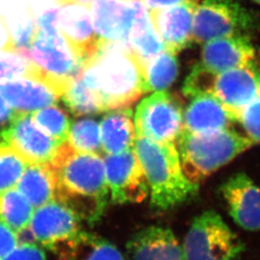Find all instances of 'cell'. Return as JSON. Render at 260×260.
Returning <instances> with one entry per match:
<instances>
[{
    "label": "cell",
    "instance_id": "6da1fadb",
    "mask_svg": "<svg viewBox=\"0 0 260 260\" xmlns=\"http://www.w3.org/2000/svg\"><path fill=\"white\" fill-rule=\"evenodd\" d=\"M50 162L57 177L56 199L69 205L82 222L99 223L110 202L102 155L75 151L65 142Z\"/></svg>",
    "mask_w": 260,
    "mask_h": 260
},
{
    "label": "cell",
    "instance_id": "7a4b0ae2",
    "mask_svg": "<svg viewBox=\"0 0 260 260\" xmlns=\"http://www.w3.org/2000/svg\"><path fill=\"white\" fill-rule=\"evenodd\" d=\"M81 77L105 111L128 108L147 93L143 64L122 42L101 40L98 53L84 64Z\"/></svg>",
    "mask_w": 260,
    "mask_h": 260
},
{
    "label": "cell",
    "instance_id": "3957f363",
    "mask_svg": "<svg viewBox=\"0 0 260 260\" xmlns=\"http://www.w3.org/2000/svg\"><path fill=\"white\" fill-rule=\"evenodd\" d=\"M134 150L149 183L153 209H173L198 194L199 185L183 174L175 143H160L136 135Z\"/></svg>",
    "mask_w": 260,
    "mask_h": 260
},
{
    "label": "cell",
    "instance_id": "277c9868",
    "mask_svg": "<svg viewBox=\"0 0 260 260\" xmlns=\"http://www.w3.org/2000/svg\"><path fill=\"white\" fill-rule=\"evenodd\" d=\"M253 145L248 137L231 128L205 134L191 133L182 128L176 146L184 176L199 185Z\"/></svg>",
    "mask_w": 260,
    "mask_h": 260
},
{
    "label": "cell",
    "instance_id": "5b68a950",
    "mask_svg": "<svg viewBox=\"0 0 260 260\" xmlns=\"http://www.w3.org/2000/svg\"><path fill=\"white\" fill-rule=\"evenodd\" d=\"M182 249L185 260H237L245 245L215 211H205L191 223Z\"/></svg>",
    "mask_w": 260,
    "mask_h": 260
},
{
    "label": "cell",
    "instance_id": "8992f818",
    "mask_svg": "<svg viewBox=\"0 0 260 260\" xmlns=\"http://www.w3.org/2000/svg\"><path fill=\"white\" fill-rule=\"evenodd\" d=\"M256 27L251 12L236 0H203L196 8L193 41L205 44L214 39L250 36Z\"/></svg>",
    "mask_w": 260,
    "mask_h": 260
},
{
    "label": "cell",
    "instance_id": "52a82bcc",
    "mask_svg": "<svg viewBox=\"0 0 260 260\" xmlns=\"http://www.w3.org/2000/svg\"><path fill=\"white\" fill-rule=\"evenodd\" d=\"M27 231L40 247L60 255L83 231L82 220L55 199L35 209Z\"/></svg>",
    "mask_w": 260,
    "mask_h": 260
},
{
    "label": "cell",
    "instance_id": "ba28073f",
    "mask_svg": "<svg viewBox=\"0 0 260 260\" xmlns=\"http://www.w3.org/2000/svg\"><path fill=\"white\" fill-rule=\"evenodd\" d=\"M183 128V111L179 99L166 91L144 99L135 114L137 136L160 143H175Z\"/></svg>",
    "mask_w": 260,
    "mask_h": 260
},
{
    "label": "cell",
    "instance_id": "9c48e42d",
    "mask_svg": "<svg viewBox=\"0 0 260 260\" xmlns=\"http://www.w3.org/2000/svg\"><path fill=\"white\" fill-rule=\"evenodd\" d=\"M103 159L111 203L140 204L147 199L149 183L134 148Z\"/></svg>",
    "mask_w": 260,
    "mask_h": 260
},
{
    "label": "cell",
    "instance_id": "30bf717a",
    "mask_svg": "<svg viewBox=\"0 0 260 260\" xmlns=\"http://www.w3.org/2000/svg\"><path fill=\"white\" fill-rule=\"evenodd\" d=\"M0 146L13 149L28 164H35L50 162L60 144L38 126L31 113L17 112L12 121L0 128Z\"/></svg>",
    "mask_w": 260,
    "mask_h": 260
},
{
    "label": "cell",
    "instance_id": "8fae6325",
    "mask_svg": "<svg viewBox=\"0 0 260 260\" xmlns=\"http://www.w3.org/2000/svg\"><path fill=\"white\" fill-rule=\"evenodd\" d=\"M22 56L32 61L65 91L75 76L81 73L84 66L61 34H39L32 47Z\"/></svg>",
    "mask_w": 260,
    "mask_h": 260
},
{
    "label": "cell",
    "instance_id": "7c38bea8",
    "mask_svg": "<svg viewBox=\"0 0 260 260\" xmlns=\"http://www.w3.org/2000/svg\"><path fill=\"white\" fill-rule=\"evenodd\" d=\"M0 93L15 111L22 113L54 105L64 94L35 64L26 76L0 83Z\"/></svg>",
    "mask_w": 260,
    "mask_h": 260
},
{
    "label": "cell",
    "instance_id": "4fadbf2b",
    "mask_svg": "<svg viewBox=\"0 0 260 260\" xmlns=\"http://www.w3.org/2000/svg\"><path fill=\"white\" fill-rule=\"evenodd\" d=\"M221 194L234 223L248 232L260 231V187L244 173L224 181Z\"/></svg>",
    "mask_w": 260,
    "mask_h": 260
},
{
    "label": "cell",
    "instance_id": "5bb4252c",
    "mask_svg": "<svg viewBox=\"0 0 260 260\" xmlns=\"http://www.w3.org/2000/svg\"><path fill=\"white\" fill-rule=\"evenodd\" d=\"M58 28L83 64L98 53L101 39L93 29L90 7L76 4L61 6L58 11Z\"/></svg>",
    "mask_w": 260,
    "mask_h": 260
},
{
    "label": "cell",
    "instance_id": "9a60e30c",
    "mask_svg": "<svg viewBox=\"0 0 260 260\" xmlns=\"http://www.w3.org/2000/svg\"><path fill=\"white\" fill-rule=\"evenodd\" d=\"M211 93L238 117L239 112L260 93V71L251 65L217 74Z\"/></svg>",
    "mask_w": 260,
    "mask_h": 260
},
{
    "label": "cell",
    "instance_id": "2e32d148",
    "mask_svg": "<svg viewBox=\"0 0 260 260\" xmlns=\"http://www.w3.org/2000/svg\"><path fill=\"white\" fill-rule=\"evenodd\" d=\"M143 5L142 0H94L90 10L96 35L104 42L127 44L132 21Z\"/></svg>",
    "mask_w": 260,
    "mask_h": 260
},
{
    "label": "cell",
    "instance_id": "e0dca14e",
    "mask_svg": "<svg viewBox=\"0 0 260 260\" xmlns=\"http://www.w3.org/2000/svg\"><path fill=\"white\" fill-rule=\"evenodd\" d=\"M199 0H187L164 9L150 11L152 24L166 49L177 54L193 41V20Z\"/></svg>",
    "mask_w": 260,
    "mask_h": 260
},
{
    "label": "cell",
    "instance_id": "ac0fdd59",
    "mask_svg": "<svg viewBox=\"0 0 260 260\" xmlns=\"http://www.w3.org/2000/svg\"><path fill=\"white\" fill-rule=\"evenodd\" d=\"M128 260H185L182 244L164 226L150 225L134 233L126 244Z\"/></svg>",
    "mask_w": 260,
    "mask_h": 260
},
{
    "label": "cell",
    "instance_id": "d6986e66",
    "mask_svg": "<svg viewBox=\"0 0 260 260\" xmlns=\"http://www.w3.org/2000/svg\"><path fill=\"white\" fill-rule=\"evenodd\" d=\"M254 49L250 36H230L214 39L205 43L200 64L214 74L251 65Z\"/></svg>",
    "mask_w": 260,
    "mask_h": 260
},
{
    "label": "cell",
    "instance_id": "ffe728a7",
    "mask_svg": "<svg viewBox=\"0 0 260 260\" xmlns=\"http://www.w3.org/2000/svg\"><path fill=\"white\" fill-rule=\"evenodd\" d=\"M237 121L233 112L212 93H203L192 98L183 114V129L196 134L212 133L230 129Z\"/></svg>",
    "mask_w": 260,
    "mask_h": 260
},
{
    "label": "cell",
    "instance_id": "44dd1931",
    "mask_svg": "<svg viewBox=\"0 0 260 260\" xmlns=\"http://www.w3.org/2000/svg\"><path fill=\"white\" fill-rule=\"evenodd\" d=\"M100 125L102 148L107 155L120 154L134 148L136 129L129 107L109 112Z\"/></svg>",
    "mask_w": 260,
    "mask_h": 260
},
{
    "label": "cell",
    "instance_id": "7402d4cb",
    "mask_svg": "<svg viewBox=\"0 0 260 260\" xmlns=\"http://www.w3.org/2000/svg\"><path fill=\"white\" fill-rule=\"evenodd\" d=\"M16 187L35 209L55 200L57 177L51 162L28 164Z\"/></svg>",
    "mask_w": 260,
    "mask_h": 260
},
{
    "label": "cell",
    "instance_id": "603a6c76",
    "mask_svg": "<svg viewBox=\"0 0 260 260\" xmlns=\"http://www.w3.org/2000/svg\"><path fill=\"white\" fill-rule=\"evenodd\" d=\"M127 44L142 64L166 49L145 5L137 11L133 19Z\"/></svg>",
    "mask_w": 260,
    "mask_h": 260
},
{
    "label": "cell",
    "instance_id": "cb8c5ba5",
    "mask_svg": "<svg viewBox=\"0 0 260 260\" xmlns=\"http://www.w3.org/2000/svg\"><path fill=\"white\" fill-rule=\"evenodd\" d=\"M60 256L63 260H128L108 239L84 231Z\"/></svg>",
    "mask_w": 260,
    "mask_h": 260
},
{
    "label": "cell",
    "instance_id": "d4e9b609",
    "mask_svg": "<svg viewBox=\"0 0 260 260\" xmlns=\"http://www.w3.org/2000/svg\"><path fill=\"white\" fill-rule=\"evenodd\" d=\"M34 206L17 187L0 195V221L18 234L27 232Z\"/></svg>",
    "mask_w": 260,
    "mask_h": 260
},
{
    "label": "cell",
    "instance_id": "484cf974",
    "mask_svg": "<svg viewBox=\"0 0 260 260\" xmlns=\"http://www.w3.org/2000/svg\"><path fill=\"white\" fill-rule=\"evenodd\" d=\"M177 54L165 49L143 64L147 93L165 91L178 74Z\"/></svg>",
    "mask_w": 260,
    "mask_h": 260
},
{
    "label": "cell",
    "instance_id": "4316f807",
    "mask_svg": "<svg viewBox=\"0 0 260 260\" xmlns=\"http://www.w3.org/2000/svg\"><path fill=\"white\" fill-rule=\"evenodd\" d=\"M62 100L75 116L93 115L105 111L96 93L84 83L81 73L68 86Z\"/></svg>",
    "mask_w": 260,
    "mask_h": 260
},
{
    "label": "cell",
    "instance_id": "83f0119b",
    "mask_svg": "<svg viewBox=\"0 0 260 260\" xmlns=\"http://www.w3.org/2000/svg\"><path fill=\"white\" fill-rule=\"evenodd\" d=\"M75 151L101 154L103 150L101 125L93 119H81L72 123L66 141Z\"/></svg>",
    "mask_w": 260,
    "mask_h": 260
},
{
    "label": "cell",
    "instance_id": "f1b7e54d",
    "mask_svg": "<svg viewBox=\"0 0 260 260\" xmlns=\"http://www.w3.org/2000/svg\"><path fill=\"white\" fill-rule=\"evenodd\" d=\"M31 115L38 126L49 137L60 145L65 143L72 126V121L63 109L54 104L32 112Z\"/></svg>",
    "mask_w": 260,
    "mask_h": 260
},
{
    "label": "cell",
    "instance_id": "f546056e",
    "mask_svg": "<svg viewBox=\"0 0 260 260\" xmlns=\"http://www.w3.org/2000/svg\"><path fill=\"white\" fill-rule=\"evenodd\" d=\"M27 165L13 149L0 146V195L17 186Z\"/></svg>",
    "mask_w": 260,
    "mask_h": 260
},
{
    "label": "cell",
    "instance_id": "4dcf8cb0",
    "mask_svg": "<svg viewBox=\"0 0 260 260\" xmlns=\"http://www.w3.org/2000/svg\"><path fill=\"white\" fill-rule=\"evenodd\" d=\"M32 61L14 51L0 50V83L26 76Z\"/></svg>",
    "mask_w": 260,
    "mask_h": 260
},
{
    "label": "cell",
    "instance_id": "1f68e13d",
    "mask_svg": "<svg viewBox=\"0 0 260 260\" xmlns=\"http://www.w3.org/2000/svg\"><path fill=\"white\" fill-rule=\"evenodd\" d=\"M216 75L205 69L202 64H196L184 82V95L192 99L199 94L211 93Z\"/></svg>",
    "mask_w": 260,
    "mask_h": 260
},
{
    "label": "cell",
    "instance_id": "d6a6232c",
    "mask_svg": "<svg viewBox=\"0 0 260 260\" xmlns=\"http://www.w3.org/2000/svg\"><path fill=\"white\" fill-rule=\"evenodd\" d=\"M12 39L13 51L20 55L25 53L32 47L39 35L37 20L33 17L28 16L27 18L20 21L13 32H10Z\"/></svg>",
    "mask_w": 260,
    "mask_h": 260
},
{
    "label": "cell",
    "instance_id": "836d02e7",
    "mask_svg": "<svg viewBox=\"0 0 260 260\" xmlns=\"http://www.w3.org/2000/svg\"><path fill=\"white\" fill-rule=\"evenodd\" d=\"M237 121L254 145L260 144V93L239 112Z\"/></svg>",
    "mask_w": 260,
    "mask_h": 260
},
{
    "label": "cell",
    "instance_id": "e575fe53",
    "mask_svg": "<svg viewBox=\"0 0 260 260\" xmlns=\"http://www.w3.org/2000/svg\"><path fill=\"white\" fill-rule=\"evenodd\" d=\"M1 260H47L42 247L35 242H20L18 247Z\"/></svg>",
    "mask_w": 260,
    "mask_h": 260
},
{
    "label": "cell",
    "instance_id": "d590c367",
    "mask_svg": "<svg viewBox=\"0 0 260 260\" xmlns=\"http://www.w3.org/2000/svg\"><path fill=\"white\" fill-rule=\"evenodd\" d=\"M19 234L0 221V260L14 251L19 243Z\"/></svg>",
    "mask_w": 260,
    "mask_h": 260
},
{
    "label": "cell",
    "instance_id": "8d00e7d4",
    "mask_svg": "<svg viewBox=\"0 0 260 260\" xmlns=\"http://www.w3.org/2000/svg\"><path fill=\"white\" fill-rule=\"evenodd\" d=\"M58 9L47 10L37 19L39 34L46 36L61 34L58 28Z\"/></svg>",
    "mask_w": 260,
    "mask_h": 260
},
{
    "label": "cell",
    "instance_id": "74e56055",
    "mask_svg": "<svg viewBox=\"0 0 260 260\" xmlns=\"http://www.w3.org/2000/svg\"><path fill=\"white\" fill-rule=\"evenodd\" d=\"M16 113L17 112L10 106L8 102L0 93V128L5 127L12 121Z\"/></svg>",
    "mask_w": 260,
    "mask_h": 260
},
{
    "label": "cell",
    "instance_id": "f35d334b",
    "mask_svg": "<svg viewBox=\"0 0 260 260\" xmlns=\"http://www.w3.org/2000/svg\"><path fill=\"white\" fill-rule=\"evenodd\" d=\"M144 5L150 11L164 9L179 3H182L187 0H142Z\"/></svg>",
    "mask_w": 260,
    "mask_h": 260
},
{
    "label": "cell",
    "instance_id": "ab89813d",
    "mask_svg": "<svg viewBox=\"0 0 260 260\" xmlns=\"http://www.w3.org/2000/svg\"><path fill=\"white\" fill-rule=\"evenodd\" d=\"M93 1L94 0H55L56 3L59 6L76 4V5H83V6H87V7H91Z\"/></svg>",
    "mask_w": 260,
    "mask_h": 260
},
{
    "label": "cell",
    "instance_id": "60d3db41",
    "mask_svg": "<svg viewBox=\"0 0 260 260\" xmlns=\"http://www.w3.org/2000/svg\"><path fill=\"white\" fill-rule=\"evenodd\" d=\"M253 2H255V3H257V4H259L260 5V0H252Z\"/></svg>",
    "mask_w": 260,
    "mask_h": 260
}]
</instances>
